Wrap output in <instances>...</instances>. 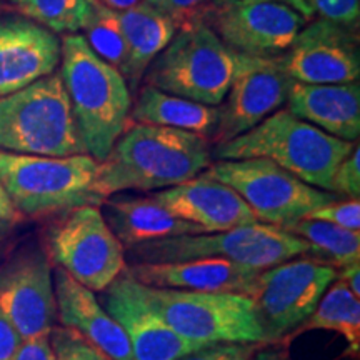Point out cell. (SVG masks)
Returning <instances> with one entry per match:
<instances>
[{
    "mask_svg": "<svg viewBox=\"0 0 360 360\" xmlns=\"http://www.w3.org/2000/svg\"><path fill=\"white\" fill-rule=\"evenodd\" d=\"M264 344H209L177 360H250Z\"/></svg>",
    "mask_w": 360,
    "mask_h": 360,
    "instance_id": "obj_34",
    "label": "cell"
},
{
    "mask_svg": "<svg viewBox=\"0 0 360 360\" xmlns=\"http://www.w3.org/2000/svg\"><path fill=\"white\" fill-rule=\"evenodd\" d=\"M205 174L236 191L257 222L281 229L339 199L337 193L309 186L265 159L217 160Z\"/></svg>",
    "mask_w": 360,
    "mask_h": 360,
    "instance_id": "obj_9",
    "label": "cell"
},
{
    "mask_svg": "<svg viewBox=\"0 0 360 360\" xmlns=\"http://www.w3.org/2000/svg\"><path fill=\"white\" fill-rule=\"evenodd\" d=\"M22 337L13 328L6 315L0 312V360H11L15 350L19 349Z\"/></svg>",
    "mask_w": 360,
    "mask_h": 360,
    "instance_id": "obj_36",
    "label": "cell"
},
{
    "mask_svg": "<svg viewBox=\"0 0 360 360\" xmlns=\"http://www.w3.org/2000/svg\"><path fill=\"white\" fill-rule=\"evenodd\" d=\"M146 2L167 13L179 32L205 24V17L214 0H146Z\"/></svg>",
    "mask_w": 360,
    "mask_h": 360,
    "instance_id": "obj_30",
    "label": "cell"
},
{
    "mask_svg": "<svg viewBox=\"0 0 360 360\" xmlns=\"http://www.w3.org/2000/svg\"><path fill=\"white\" fill-rule=\"evenodd\" d=\"M321 19L335 24L357 27L360 17V0H307Z\"/></svg>",
    "mask_w": 360,
    "mask_h": 360,
    "instance_id": "obj_33",
    "label": "cell"
},
{
    "mask_svg": "<svg viewBox=\"0 0 360 360\" xmlns=\"http://www.w3.org/2000/svg\"><path fill=\"white\" fill-rule=\"evenodd\" d=\"M292 79L282 67L281 56H247L237 52L231 89L219 107V119L210 146L232 141L249 132L277 112L289 97Z\"/></svg>",
    "mask_w": 360,
    "mask_h": 360,
    "instance_id": "obj_13",
    "label": "cell"
},
{
    "mask_svg": "<svg viewBox=\"0 0 360 360\" xmlns=\"http://www.w3.org/2000/svg\"><path fill=\"white\" fill-rule=\"evenodd\" d=\"M332 192L337 195H347L359 199L360 195V148L355 143L352 152L337 167L332 179Z\"/></svg>",
    "mask_w": 360,
    "mask_h": 360,
    "instance_id": "obj_32",
    "label": "cell"
},
{
    "mask_svg": "<svg viewBox=\"0 0 360 360\" xmlns=\"http://www.w3.org/2000/svg\"><path fill=\"white\" fill-rule=\"evenodd\" d=\"M340 278L345 285L349 287L350 292L355 297H360V265L359 264H352L349 267L339 269L337 270V277Z\"/></svg>",
    "mask_w": 360,
    "mask_h": 360,
    "instance_id": "obj_37",
    "label": "cell"
},
{
    "mask_svg": "<svg viewBox=\"0 0 360 360\" xmlns=\"http://www.w3.org/2000/svg\"><path fill=\"white\" fill-rule=\"evenodd\" d=\"M132 105L130 119L135 124L186 130L202 135L207 141L214 134L219 119V107L172 96L152 85H143L139 90Z\"/></svg>",
    "mask_w": 360,
    "mask_h": 360,
    "instance_id": "obj_24",
    "label": "cell"
},
{
    "mask_svg": "<svg viewBox=\"0 0 360 360\" xmlns=\"http://www.w3.org/2000/svg\"><path fill=\"white\" fill-rule=\"evenodd\" d=\"M125 272L135 282L157 289H179L210 294L254 295L260 270L227 259L205 257L182 262L132 264Z\"/></svg>",
    "mask_w": 360,
    "mask_h": 360,
    "instance_id": "obj_18",
    "label": "cell"
},
{
    "mask_svg": "<svg viewBox=\"0 0 360 360\" xmlns=\"http://www.w3.org/2000/svg\"><path fill=\"white\" fill-rule=\"evenodd\" d=\"M102 214L107 224L122 242L125 250L130 247L157 242L162 238L205 233L200 227L179 219L170 210L147 197L137 199H105L102 202Z\"/></svg>",
    "mask_w": 360,
    "mask_h": 360,
    "instance_id": "obj_22",
    "label": "cell"
},
{
    "mask_svg": "<svg viewBox=\"0 0 360 360\" xmlns=\"http://www.w3.org/2000/svg\"><path fill=\"white\" fill-rule=\"evenodd\" d=\"M12 222H7V220H0V244H2L4 238L7 237L8 231H11Z\"/></svg>",
    "mask_w": 360,
    "mask_h": 360,
    "instance_id": "obj_41",
    "label": "cell"
},
{
    "mask_svg": "<svg viewBox=\"0 0 360 360\" xmlns=\"http://www.w3.org/2000/svg\"><path fill=\"white\" fill-rule=\"evenodd\" d=\"M82 30L84 39L87 40L94 53L124 74L129 51L117 12L94 2L92 15Z\"/></svg>",
    "mask_w": 360,
    "mask_h": 360,
    "instance_id": "obj_28",
    "label": "cell"
},
{
    "mask_svg": "<svg viewBox=\"0 0 360 360\" xmlns=\"http://www.w3.org/2000/svg\"><path fill=\"white\" fill-rule=\"evenodd\" d=\"M310 330H330L347 342V352L352 360H359L360 352V302L347 285L335 278L319 300L317 307L283 342V347L295 337Z\"/></svg>",
    "mask_w": 360,
    "mask_h": 360,
    "instance_id": "obj_25",
    "label": "cell"
},
{
    "mask_svg": "<svg viewBox=\"0 0 360 360\" xmlns=\"http://www.w3.org/2000/svg\"><path fill=\"white\" fill-rule=\"evenodd\" d=\"M236 65L237 52L202 24L179 30L150 62L142 80L162 92L217 107L231 89Z\"/></svg>",
    "mask_w": 360,
    "mask_h": 360,
    "instance_id": "obj_7",
    "label": "cell"
},
{
    "mask_svg": "<svg viewBox=\"0 0 360 360\" xmlns=\"http://www.w3.org/2000/svg\"><path fill=\"white\" fill-rule=\"evenodd\" d=\"M60 62L80 141L90 157L102 162L129 125V85L119 70L94 53L82 34L65 35Z\"/></svg>",
    "mask_w": 360,
    "mask_h": 360,
    "instance_id": "obj_2",
    "label": "cell"
},
{
    "mask_svg": "<svg viewBox=\"0 0 360 360\" xmlns=\"http://www.w3.org/2000/svg\"><path fill=\"white\" fill-rule=\"evenodd\" d=\"M94 2H97L102 7L110 8L114 12H124L135 6H141L146 0H94Z\"/></svg>",
    "mask_w": 360,
    "mask_h": 360,
    "instance_id": "obj_40",
    "label": "cell"
},
{
    "mask_svg": "<svg viewBox=\"0 0 360 360\" xmlns=\"http://www.w3.org/2000/svg\"><path fill=\"white\" fill-rule=\"evenodd\" d=\"M250 360H290L287 347H274V344H264Z\"/></svg>",
    "mask_w": 360,
    "mask_h": 360,
    "instance_id": "obj_38",
    "label": "cell"
},
{
    "mask_svg": "<svg viewBox=\"0 0 360 360\" xmlns=\"http://www.w3.org/2000/svg\"><path fill=\"white\" fill-rule=\"evenodd\" d=\"M17 219H19V212H17L15 207L12 205L6 188H4L2 182H0V220H7V222L13 224Z\"/></svg>",
    "mask_w": 360,
    "mask_h": 360,
    "instance_id": "obj_39",
    "label": "cell"
},
{
    "mask_svg": "<svg viewBox=\"0 0 360 360\" xmlns=\"http://www.w3.org/2000/svg\"><path fill=\"white\" fill-rule=\"evenodd\" d=\"M101 304L124 330L134 360H177L204 347L174 332L143 300L127 272L102 292Z\"/></svg>",
    "mask_w": 360,
    "mask_h": 360,
    "instance_id": "obj_16",
    "label": "cell"
},
{
    "mask_svg": "<svg viewBox=\"0 0 360 360\" xmlns=\"http://www.w3.org/2000/svg\"><path fill=\"white\" fill-rule=\"evenodd\" d=\"M0 312L22 340L51 334L57 319L53 272L40 247L17 252L0 267Z\"/></svg>",
    "mask_w": 360,
    "mask_h": 360,
    "instance_id": "obj_14",
    "label": "cell"
},
{
    "mask_svg": "<svg viewBox=\"0 0 360 360\" xmlns=\"http://www.w3.org/2000/svg\"><path fill=\"white\" fill-rule=\"evenodd\" d=\"M143 300L184 339L209 344H265L254 300L245 295L157 289L137 282Z\"/></svg>",
    "mask_w": 360,
    "mask_h": 360,
    "instance_id": "obj_8",
    "label": "cell"
},
{
    "mask_svg": "<svg viewBox=\"0 0 360 360\" xmlns=\"http://www.w3.org/2000/svg\"><path fill=\"white\" fill-rule=\"evenodd\" d=\"M357 27L326 19L310 20L281 56L292 80L302 84H347L359 80Z\"/></svg>",
    "mask_w": 360,
    "mask_h": 360,
    "instance_id": "obj_15",
    "label": "cell"
},
{
    "mask_svg": "<svg viewBox=\"0 0 360 360\" xmlns=\"http://www.w3.org/2000/svg\"><path fill=\"white\" fill-rule=\"evenodd\" d=\"M120 29L127 42V64L124 79L129 90H137L150 62L164 51L177 34V27L167 13L143 2L129 11L117 12Z\"/></svg>",
    "mask_w": 360,
    "mask_h": 360,
    "instance_id": "obj_23",
    "label": "cell"
},
{
    "mask_svg": "<svg viewBox=\"0 0 360 360\" xmlns=\"http://www.w3.org/2000/svg\"><path fill=\"white\" fill-rule=\"evenodd\" d=\"M53 292L62 327L77 332L112 360H134L124 330L102 307L96 292L58 267L53 270Z\"/></svg>",
    "mask_w": 360,
    "mask_h": 360,
    "instance_id": "obj_20",
    "label": "cell"
},
{
    "mask_svg": "<svg viewBox=\"0 0 360 360\" xmlns=\"http://www.w3.org/2000/svg\"><path fill=\"white\" fill-rule=\"evenodd\" d=\"M289 110L332 137L357 142L360 135V84H302L292 80Z\"/></svg>",
    "mask_w": 360,
    "mask_h": 360,
    "instance_id": "obj_21",
    "label": "cell"
},
{
    "mask_svg": "<svg viewBox=\"0 0 360 360\" xmlns=\"http://www.w3.org/2000/svg\"><path fill=\"white\" fill-rule=\"evenodd\" d=\"M49 339L53 350V360H112L82 335L67 327H52Z\"/></svg>",
    "mask_w": 360,
    "mask_h": 360,
    "instance_id": "obj_29",
    "label": "cell"
},
{
    "mask_svg": "<svg viewBox=\"0 0 360 360\" xmlns=\"http://www.w3.org/2000/svg\"><path fill=\"white\" fill-rule=\"evenodd\" d=\"M0 150L45 157L87 154L60 72L0 97Z\"/></svg>",
    "mask_w": 360,
    "mask_h": 360,
    "instance_id": "obj_5",
    "label": "cell"
},
{
    "mask_svg": "<svg viewBox=\"0 0 360 360\" xmlns=\"http://www.w3.org/2000/svg\"><path fill=\"white\" fill-rule=\"evenodd\" d=\"M283 231L304 238L309 245L305 257L335 270L359 264L360 260V232L347 231L328 222L314 219H300L283 227Z\"/></svg>",
    "mask_w": 360,
    "mask_h": 360,
    "instance_id": "obj_26",
    "label": "cell"
},
{
    "mask_svg": "<svg viewBox=\"0 0 360 360\" xmlns=\"http://www.w3.org/2000/svg\"><path fill=\"white\" fill-rule=\"evenodd\" d=\"M11 360H53L51 339L49 335H40L22 340Z\"/></svg>",
    "mask_w": 360,
    "mask_h": 360,
    "instance_id": "obj_35",
    "label": "cell"
},
{
    "mask_svg": "<svg viewBox=\"0 0 360 360\" xmlns=\"http://www.w3.org/2000/svg\"><path fill=\"white\" fill-rule=\"evenodd\" d=\"M307 19L283 0H214L205 25L229 49L247 56H282Z\"/></svg>",
    "mask_w": 360,
    "mask_h": 360,
    "instance_id": "obj_12",
    "label": "cell"
},
{
    "mask_svg": "<svg viewBox=\"0 0 360 360\" xmlns=\"http://www.w3.org/2000/svg\"><path fill=\"white\" fill-rule=\"evenodd\" d=\"M47 255L92 292H103L127 269L125 247L97 205L64 212L47 233Z\"/></svg>",
    "mask_w": 360,
    "mask_h": 360,
    "instance_id": "obj_10",
    "label": "cell"
},
{
    "mask_svg": "<svg viewBox=\"0 0 360 360\" xmlns=\"http://www.w3.org/2000/svg\"><path fill=\"white\" fill-rule=\"evenodd\" d=\"M152 199L179 219L200 227L205 233L257 222L236 191L205 172L179 186L164 188L154 193Z\"/></svg>",
    "mask_w": 360,
    "mask_h": 360,
    "instance_id": "obj_19",
    "label": "cell"
},
{
    "mask_svg": "<svg viewBox=\"0 0 360 360\" xmlns=\"http://www.w3.org/2000/svg\"><path fill=\"white\" fill-rule=\"evenodd\" d=\"M60 56L57 34L24 15L0 17V97L53 74Z\"/></svg>",
    "mask_w": 360,
    "mask_h": 360,
    "instance_id": "obj_17",
    "label": "cell"
},
{
    "mask_svg": "<svg viewBox=\"0 0 360 360\" xmlns=\"http://www.w3.org/2000/svg\"><path fill=\"white\" fill-rule=\"evenodd\" d=\"M304 238L276 225L255 222L212 233H191L162 238L125 250L132 264L182 262L219 257L254 270H267L295 257L307 255Z\"/></svg>",
    "mask_w": 360,
    "mask_h": 360,
    "instance_id": "obj_6",
    "label": "cell"
},
{
    "mask_svg": "<svg viewBox=\"0 0 360 360\" xmlns=\"http://www.w3.org/2000/svg\"><path fill=\"white\" fill-rule=\"evenodd\" d=\"M210 159V142L202 135L135 124L98 162L97 192L109 199L125 191H164L204 172Z\"/></svg>",
    "mask_w": 360,
    "mask_h": 360,
    "instance_id": "obj_1",
    "label": "cell"
},
{
    "mask_svg": "<svg viewBox=\"0 0 360 360\" xmlns=\"http://www.w3.org/2000/svg\"><path fill=\"white\" fill-rule=\"evenodd\" d=\"M335 277L334 267L305 255L262 270L252 300L265 344H283L314 312Z\"/></svg>",
    "mask_w": 360,
    "mask_h": 360,
    "instance_id": "obj_11",
    "label": "cell"
},
{
    "mask_svg": "<svg viewBox=\"0 0 360 360\" xmlns=\"http://www.w3.org/2000/svg\"><path fill=\"white\" fill-rule=\"evenodd\" d=\"M352 148L354 142L332 137L282 109L249 132L214 146L210 155L217 160H270L309 186L332 192L335 170Z\"/></svg>",
    "mask_w": 360,
    "mask_h": 360,
    "instance_id": "obj_3",
    "label": "cell"
},
{
    "mask_svg": "<svg viewBox=\"0 0 360 360\" xmlns=\"http://www.w3.org/2000/svg\"><path fill=\"white\" fill-rule=\"evenodd\" d=\"M305 219L322 220V222H328L337 227L347 229V231L360 232V200H332L312 210Z\"/></svg>",
    "mask_w": 360,
    "mask_h": 360,
    "instance_id": "obj_31",
    "label": "cell"
},
{
    "mask_svg": "<svg viewBox=\"0 0 360 360\" xmlns=\"http://www.w3.org/2000/svg\"><path fill=\"white\" fill-rule=\"evenodd\" d=\"M22 15L53 34H79L94 11V0H11Z\"/></svg>",
    "mask_w": 360,
    "mask_h": 360,
    "instance_id": "obj_27",
    "label": "cell"
},
{
    "mask_svg": "<svg viewBox=\"0 0 360 360\" xmlns=\"http://www.w3.org/2000/svg\"><path fill=\"white\" fill-rule=\"evenodd\" d=\"M98 162L89 154L25 155L0 150V182L19 214L39 217L84 205L101 207Z\"/></svg>",
    "mask_w": 360,
    "mask_h": 360,
    "instance_id": "obj_4",
    "label": "cell"
}]
</instances>
